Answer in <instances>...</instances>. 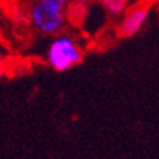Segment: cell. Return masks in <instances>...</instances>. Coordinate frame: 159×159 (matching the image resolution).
Here are the masks:
<instances>
[{
  "label": "cell",
  "instance_id": "6da1fadb",
  "mask_svg": "<svg viewBox=\"0 0 159 159\" xmlns=\"http://www.w3.org/2000/svg\"><path fill=\"white\" fill-rule=\"evenodd\" d=\"M67 0H39L30 9V20L37 31L43 34H56L66 21Z\"/></svg>",
  "mask_w": 159,
  "mask_h": 159
},
{
  "label": "cell",
  "instance_id": "7a4b0ae2",
  "mask_svg": "<svg viewBox=\"0 0 159 159\" xmlns=\"http://www.w3.org/2000/svg\"><path fill=\"white\" fill-rule=\"evenodd\" d=\"M83 60V53L73 39L60 36L50 44L47 61L56 71H66Z\"/></svg>",
  "mask_w": 159,
  "mask_h": 159
},
{
  "label": "cell",
  "instance_id": "3957f363",
  "mask_svg": "<svg viewBox=\"0 0 159 159\" xmlns=\"http://www.w3.org/2000/svg\"><path fill=\"white\" fill-rule=\"evenodd\" d=\"M149 16V9L145 4H138L134 6L125 13L122 17L121 23H119V36L121 37H132L139 30L143 27Z\"/></svg>",
  "mask_w": 159,
  "mask_h": 159
},
{
  "label": "cell",
  "instance_id": "277c9868",
  "mask_svg": "<svg viewBox=\"0 0 159 159\" xmlns=\"http://www.w3.org/2000/svg\"><path fill=\"white\" fill-rule=\"evenodd\" d=\"M102 7L112 16H119L126 11L129 0H99Z\"/></svg>",
  "mask_w": 159,
  "mask_h": 159
},
{
  "label": "cell",
  "instance_id": "5b68a950",
  "mask_svg": "<svg viewBox=\"0 0 159 159\" xmlns=\"http://www.w3.org/2000/svg\"><path fill=\"white\" fill-rule=\"evenodd\" d=\"M85 13H87V9H85V4L83 3H73L67 9V17L74 24L81 23L83 19L85 17Z\"/></svg>",
  "mask_w": 159,
  "mask_h": 159
},
{
  "label": "cell",
  "instance_id": "8992f818",
  "mask_svg": "<svg viewBox=\"0 0 159 159\" xmlns=\"http://www.w3.org/2000/svg\"><path fill=\"white\" fill-rule=\"evenodd\" d=\"M70 2H73V3H83V4H87L89 2H93V0H70Z\"/></svg>",
  "mask_w": 159,
  "mask_h": 159
},
{
  "label": "cell",
  "instance_id": "52a82bcc",
  "mask_svg": "<svg viewBox=\"0 0 159 159\" xmlns=\"http://www.w3.org/2000/svg\"><path fill=\"white\" fill-rule=\"evenodd\" d=\"M2 75H3V58L0 56V78H2Z\"/></svg>",
  "mask_w": 159,
  "mask_h": 159
}]
</instances>
